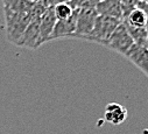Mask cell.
I'll return each instance as SVG.
<instances>
[{"mask_svg": "<svg viewBox=\"0 0 148 134\" xmlns=\"http://www.w3.org/2000/svg\"><path fill=\"white\" fill-rule=\"evenodd\" d=\"M121 23L120 20L110 18V16H104V15H98L95 22V26L90 34L84 36L83 40L91 41L98 44H104V42L110 38V35L114 31V29Z\"/></svg>", "mask_w": 148, "mask_h": 134, "instance_id": "obj_1", "label": "cell"}, {"mask_svg": "<svg viewBox=\"0 0 148 134\" xmlns=\"http://www.w3.org/2000/svg\"><path fill=\"white\" fill-rule=\"evenodd\" d=\"M133 44H134L133 39L131 38L125 23L121 22L114 29V31L112 33V34L110 35V38L104 42L103 46H106V47L113 49L117 53L125 56L128 53V50L133 47Z\"/></svg>", "mask_w": 148, "mask_h": 134, "instance_id": "obj_2", "label": "cell"}, {"mask_svg": "<svg viewBox=\"0 0 148 134\" xmlns=\"http://www.w3.org/2000/svg\"><path fill=\"white\" fill-rule=\"evenodd\" d=\"M98 14L96 8H82L77 10V21H76V31L72 38L83 39L89 35L92 30Z\"/></svg>", "mask_w": 148, "mask_h": 134, "instance_id": "obj_3", "label": "cell"}, {"mask_svg": "<svg viewBox=\"0 0 148 134\" xmlns=\"http://www.w3.org/2000/svg\"><path fill=\"white\" fill-rule=\"evenodd\" d=\"M76 21H77V10H73L72 15L65 20H56L49 41L63 39V38H72L76 31Z\"/></svg>", "mask_w": 148, "mask_h": 134, "instance_id": "obj_4", "label": "cell"}, {"mask_svg": "<svg viewBox=\"0 0 148 134\" xmlns=\"http://www.w3.org/2000/svg\"><path fill=\"white\" fill-rule=\"evenodd\" d=\"M125 57L132 62L138 68L148 77V48L133 44V47L128 50Z\"/></svg>", "mask_w": 148, "mask_h": 134, "instance_id": "obj_5", "label": "cell"}, {"mask_svg": "<svg viewBox=\"0 0 148 134\" xmlns=\"http://www.w3.org/2000/svg\"><path fill=\"white\" fill-rule=\"evenodd\" d=\"M96 11L98 15L114 18L121 22L124 20V11L119 0H100L96 6Z\"/></svg>", "mask_w": 148, "mask_h": 134, "instance_id": "obj_6", "label": "cell"}, {"mask_svg": "<svg viewBox=\"0 0 148 134\" xmlns=\"http://www.w3.org/2000/svg\"><path fill=\"white\" fill-rule=\"evenodd\" d=\"M56 23V16L54 14V7L49 6L41 15L40 20V35L41 43H46L50 40V35L53 33L54 26Z\"/></svg>", "mask_w": 148, "mask_h": 134, "instance_id": "obj_7", "label": "cell"}, {"mask_svg": "<svg viewBox=\"0 0 148 134\" xmlns=\"http://www.w3.org/2000/svg\"><path fill=\"white\" fill-rule=\"evenodd\" d=\"M127 118V111L124 106L117 103H110L105 107V113H104V119L112 124V125H120L123 124Z\"/></svg>", "mask_w": 148, "mask_h": 134, "instance_id": "obj_8", "label": "cell"}, {"mask_svg": "<svg viewBox=\"0 0 148 134\" xmlns=\"http://www.w3.org/2000/svg\"><path fill=\"white\" fill-rule=\"evenodd\" d=\"M126 26H131V27H138V28H142L146 27L147 25V14L139 7H135L134 10H132L126 18L123 21Z\"/></svg>", "mask_w": 148, "mask_h": 134, "instance_id": "obj_9", "label": "cell"}, {"mask_svg": "<svg viewBox=\"0 0 148 134\" xmlns=\"http://www.w3.org/2000/svg\"><path fill=\"white\" fill-rule=\"evenodd\" d=\"M126 26V25H125ZM131 38L133 39L134 43L145 48H148V30L146 27L142 28H138V27H131V26H126Z\"/></svg>", "mask_w": 148, "mask_h": 134, "instance_id": "obj_10", "label": "cell"}, {"mask_svg": "<svg viewBox=\"0 0 148 134\" xmlns=\"http://www.w3.org/2000/svg\"><path fill=\"white\" fill-rule=\"evenodd\" d=\"M53 7H54V14L56 16V20H65V19L70 18L73 13V10L70 7V5L68 3L57 4Z\"/></svg>", "mask_w": 148, "mask_h": 134, "instance_id": "obj_11", "label": "cell"}, {"mask_svg": "<svg viewBox=\"0 0 148 134\" xmlns=\"http://www.w3.org/2000/svg\"><path fill=\"white\" fill-rule=\"evenodd\" d=\"M100 0H70L68 3L72 10H82V8H96Z\"/></svg>", "mask_w": 148, "mask_h": 134, "instance_id": "obj_12", "label": "cell"}, {"mask_svg": "<svg viewBox=\"0 0 148 134\" xmlns=\"http://www.w3.org/2000/svg\"><path fill=\"white\" fill-rule=\"evenodd\" d=\"M70 0H46V3L48 6H55L57 4H62V3H69Z\"/></svg>", "mask_w": 148, "mask_h": 134, "instance_id": "obj_13", "label": "cell"}]
</instances>
